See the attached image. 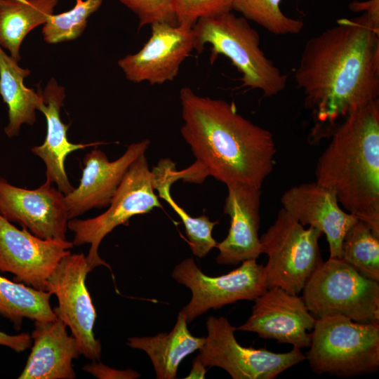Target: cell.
<instances>
[{
    "mask_svg": "<svg viewBox=\"0 0 379 379\" xmlns=\"http://www.w3.org/2000/svg\"><path fill=\"white\" fill-rule=\"evenodd\" d=\"M32 343V337L27 333L9 335L0 331V345L8 347L17 352L28 349Z\"/></svg>",
    "mask_w": 379,
    "mask_h": 379,
    "instance_id": "32",
    "label": "cell"
},
{
    "mask_svg": "<svg viewBox=\"0 0 379 379\" xmlns=\"http://www.w3.org/2000/svg\"><path fill=\"white\" fill-rule=\"evenodd\" d=\"M227 196L224 213L230 217L227 236L217 243L216 261L220 265H238L256 259L261 254L258 237L260 189L241 183L226 185Z\"/></svg>",
    "mask_w": 379,
    "mask_h": 379,
    "instance_id": "18",
    "label": "cell"
},
{
    "mask_svg": "<svg viewBox=\"0 0 379 379\" xmlns=\"http://www.w3.org/2000/svg\"><path fill=\"white\" fill-rule=\"evenodd\" d=\"M181 135L196 159L182 180L201 183L207 176L258 189L272 173L275 143L271 133L238 113L234 102L180 91Z\"/></svg>",
    "mask_w": 379,
    "mask_h": 379,
    "instance_id": "2",
    "label": "cell"
},
{
    "mask_svg": "<svg viewBox=\"0 0 379 379\" xmlns=\"http://www.w3.org/2000/svg\"><path fill=\"white\" fill-rule=\"evenodd\" d=\"M0 214L41 239H66L69 218L65 194L46 182L29 190L0 178Z\"/></svg>",
    "mask_w": 379,
    "mask_h": 379,
    "instance_id": "14",
    "label": "cell"
},
{
    "mask_svg": "<svg viewBox=\"0 0 379 379\" xmlns=\"http://www.w3.org/2000/svg\"><path fill=\"white\" fill-rule=\"evenodd\" d=\"M154 208H162V205L154 193L152 173L143 154L130 166L104 213L91 218H76L68 221V229L74 233V246L91 244L86 257L91 272L100 265L112 272L110 265L98 254L102 239L117 226L128 225L132 217L147 213Z\"/></svg>",
    "mask_w": 379,
    "mask_h": 379,
    "instance_id": "8",
    "label": "cell"
},
{
    "mask_svg": "<svg viewBox=\"0 0 379 379\" xmlns=\"http://www.w3.org/2000/svg\"><path fill=\"white\" fill-rule=\"evenodd\" d=\"M194 48L201 53L211 46L210 62L220 55L228 58L241 74L243 87L261 91L266 97L281 92L287 75L282 73L261 50L260 36L244 17L232 12L215 18L199 19L192 27Z\"/></svg>",
    "mask_w": 379,
    "mask_h": 379,
    "instance_id": "4",
    "label": "cell"
},
{
    "mask_svg": "<svg viewBox=\"0 0 379 379\" xmlns=\"http://www.w3.org/2000/svg\"><path fill=\"white\" fill-rule=\"evenodd\" d=\"M252 313L237 330L254 332L301 349L310 347L316 319L298 294L273 286L256 298Z\"/></svg>",
    "mask_w": 379,
    "mask_h": 379,
    "instance_id": "15",
    "label": "cell"
},
{
    "mask_svg": "<svg viewBox=\"0 0 379 379\" xmlns=\"http://www.w3.org/2000/svg\"><path fill=\"white\" fill-rule=\"evenodd\" d=\"M151 36L142 48L118 61L126 78L152 85L172 81L194 48L193 29L165 22L151 25Z\"/></svg>",
    "mask_w": 379,
    "mask_h": 379,
    "instance_id": "13",
    "label": "cell"
},
{
    "mask_svg": "<svg viewBox=\"0 0 379 379\" xmlns=\"http://www.w3.org/2000/svg\"><path fill=\"white\" fill-rule=\"evenodd\" d=\"M341 259L363 276L379 281V234L358 219L344 237Z\"/></svg>",
    "mask_w": 379,
    "mask_h": 379,
    "instance_id": "26",
    "label": "cell"
},
{
    "mask_svg": "<svg viewBox=\"0 0 379 379\" xmlns=\"http://www.w3.org/2000/svg\"><path fill=\"white\" fill-rule=\"evenodd\" d=\"M207 335L196 357L204 366H217L233 379H274L288 368L302 362L305 355L300 349L285 353L241 346L236 340L233 326L223 317L210 316Z\"/></svg>",
    "mask_w": 379,
    "mask_h": 379,
    "instance_id": "9",
    "label": "cell"
},
{
    "mask_svg": "<svg viewBox=\"0 0 379 379\" xmlns=\"http://www.w3.org/2000/svg\"><path fill=\"white\" fill-rule=\"evenodd\" d=\"M316 182L379 234V100L352 112L331 131L319 157Z\"/></svg>",
    "mask_w": 379,
    "mask_h": 379,
    "instance_id": "3",
    "label": "cell"
},
{
    "mask_svg": "<svg viewBox=\"0 0 379 379\" xmlns=\"http://www.w3.org/2000/svg\"><path fill=\"white\" fill-rule=\"evenodd\" d=\"M319 230L304 228L283 208L274 223L260 238L261 253L268 260L264 266L267 288L278 286L298 294L323 262L319 246Z\"/></svg>",
    "mask_w": 379,
    "mask_h": 379,
    "instance_id": "7",
    "label": "cell"
},
{
    "mask_svg": "<svg viewBox=\"0 0 379 379\" xmlns=\"http://www.w3.org/2000/svg\"><path fill=\"white\" fill-rule=\"evenodd\" d=\"M172 277L189 288L192 298L180 312L187 323L211 309H220L239 300H254L268 288L264 266L256 259L241 262L227 274L218 277L205 274L192 258L183 260L173 270Z\"/></svg>",
    "mask_w": 379,
    "mask_h": 379,
    "instance_id": "10",
    "label": "cell"
},
{
    "mask_svg": "<svg viewBox=\"0 0 379 379\" xmlns=\"http://www.w3.org/2000/svg\"><path fill=\"white\" fill-rule=\"evenodd\" d=\"M18 62L0 46V95L8 107V123L4 132L8 138L18 135L22 124L32 125L36 111L44 103L41 92L24 84L30 70Z\"/></svg>",
    "mask_w": 379,
    "mask_h": 379,
    "instance_id": "22",
    "label": "cell"
},
{
    "mask_svg": "<svg viewBox=\"0 0 379 379\" xmlns=\"http://www.w3.org/2000/svg\"><path fill=\"white\" fill-rule=\"evenodd\" d=\"M348 8L353 12H365L379 26V0L352 1L348 4Z\"/></svg>",
    "mask_w": 379,
    "mask_h": 379,
    "instance_id": "33",
    "label": "cell"
},
{
    "mask_svg": "<svg viewBox=\"0 0 379 379\" xmlns=\"http://www.w3.org/2000/svg\"><path fill=\"white\" fill-rule=\"evenodd\" d=\"M379 281L357 272L341 258H329L302 289V300L316 319L340 315L379 324Z\"/></svg>",
    "mask_w": 379,
    "mask_h": 379,
    "instance_id": "6",
    "label": "cell"
},
{
    "mask_svg": "<svg viewBox=\"0 0 379 379\" xmlns=\"http://www.w3.org/2000/svg\"><path fill=\"white\" fill-rule=\"evenodd\" d=\"M52 294L0 275V315L19 331L24 318L34 321L58 319L50 305Z\"/></svg>",
    "mask_w": 379,
    "mask_h": 379,
    "instance_id": "25",
    "label": "cell"
},
{
    "mask_svg": "<svg viewBox=\"0 0 379 379\" xmlns=\"http://www.w3.org/2000/svg\"><path fill=\"white\" fill-rule=\"evenodd\" d=\"M73 246L67 239H45L20 230L0 214V272L13 274L16 282L46 291L48 278Z\"/></svg>",
    "mask_w": 379,
    "mask_h": 379,
    "instance_id": "12",
    "label": "cell"
},
{
    "mask_svg": "<svg viewBox=\"0 0 379 379\" xmlns=\"http://www.w3.org/2000/svg\"><path fill=\"white\" fill-rule=\"evenodd\" d=\"M149 145L148 139L131 144L119 158L112 161L96 147L87 153L78 187L65 195L69 220L91 209L107 207L130 166L145 154Z\"/></svg>",
    "mask_w": 379,
    "mask_h": 379,
    "instance_id": "16",
    "label": "cell"
},
{
    "mask_svg": "<svg viewBox=\"0 0 379 379\" xmlns=\"http://www.w3.org/2000/svg\"><path fill=\"white\" fill-rule=\"evenodd\" d=\"M82 369L98 379H134L140 377L134 370H117L95 361L84 365Z\"/></svg>",
    "mask_w": 379,
    "mask_h": 379,
    "instance_id": "31",
    "label": "cell"
},
{
    "mask_svg": "<svg viewBox=\"0 0 379 379\" xmlns=\"http://www.w3.org/2000/svg\"><path fill=\"white\" fill-rule=\"evenodd\" d=\"M282 0H234L232 9L247 20L257 23L277 35L296 34L304 27L302 20L286 15L281 10Z\"/></svg>",
    "mask_w": 379,
    "mask_h": 379,
    "instance_id": "27",
    "label": "cell"
},
{
    "mask_svg": "<svg viewBox=\"0 0 379 379\" xmlns=\"http://www.w3.org/2000/svg\"><path fill=\"white\" fill-rule=\"evenodd\" d=\"M89 272L84 253H70L51 274L45 291L56 296L58 305L53 312L69 328L81 355L97 361L101 357V343L93 332L97 314L86 285Z\"/></svg>",
    "mask_w": 379,
    "mask_h": 379,
    "instance_id": "11",
    "label": "cell"
},
{
    "mask_svg": "<svg viewBox=\"0 0 379 379\" xmlns=\"http://www.w3.org/2000/svg\"><path fill=\"white\" fill-rule=\"evenodd\" d=\"M204 342V337L192 335L185 317L179 312L175 324L169 333H160L154 336L131 337L126 344L147 353L157 378L173 379L176 378L180 362L187 355L199 350Z\"/></svg>",
    "mask_w": 379,
    "mask_h": 379,
    "instance_id": "21",
    "label": "cell"
},
{
    "mask_svg": "<svg viewBox=\"0 0 379 379\" xmlns=\"http://www.w3.org/2000/svg\"><path fill=\"white\" fill-rule=\"evenodd\" d=\"M310 38L295 71L304 106L332 126L379 95V26L363 13Z\"/></svg>",
    "mask_w": 379,
    "mask_h": 379,
    "instance_id": "1",
    "label": "cell"
},
{
    "mask_svg": "<svg viewBox=\"0 0 379 379\" xmlns=\"http://www.w3.org/2000/svg\"><path fill=\"white\" fill-rule=\"evenodd\" d=\"M281 203L301 225H309L326 236L329 258H341L344 237L358 218L341 208L333 192L317 182L302 183L287 190Z\"/></svg>",
    "mask_w": 379,
    "mask_h": 379,
    "instance_id": "17",
    "label": "cell"
},
{
    "mask_svg": "<svg viewBox=\"0 0 379 379\" xmlns=\"http://www.w3.org/2000/svg\"><path fill=\"white\" fill-rule=\"evenodd\" d=\"M206 371V367L195 358L192 363V370L185 378H205Z\"/></svg>",
    "mask_w": 379,
    "mask_h": 379,
    "instance_id": "34",
    "label": "cell"
},
{
    "mask_svg": "<svg viewBox=\"0 0 379 379\" xmlns=\"http://www.w3.org/2000/svg\"><path fill=\"white\" fill-rule=\"evenodd\" d=\"M305 355L312 371L348 378L379 368V324H362L340 315L316 319Z\"/></svg>",
    "mask_w": 379,
    "mask_h": 379,
    "instance_id": "5",
    "label": "cell"
},
{
    "mask_svg": "<svg viewBox=\"0 0 379 379\" xmlns=\"http://www.w3.org/2000/svg\"><path fill=\"white\" fill-rule=\"evenodd\" d=\"M151 171L154 190L158 192V197L166 201L181 219L192 253L200 258L205 257L218 243L212 236V231L218 222L211 221L206 215L192 217L174 201L170 192L171 186L181 180V175L173 161L168 158L162 159Z\"/></svg>",
    "mask_w": 379,
    "mask_h": 379,
    "instance_id": "24",
    "label": "cell"
},
{
    "mask_svg": "<svg viewBox=\"0 0 379 379\" xmlns=\"http://www.w3.org/2000/svg\"><path fill=\"white\" fill-rule=\"evenodd\" d=\"M44 105L41 107L46 119V135L44 142L32 147V152L39 157L46 166V181L53 185L65 195L74 190L65 171V163L69 154L74 151L105 144L102 142L72 143L67 138L69 124H65L60 118V108L65 98V88L51 78L41 92Z\"/></svg>",
    "mask_w": 379,
    "mask_h": 379,
    "instance_id": "19",
    "label": "cell"
},
{
    "mask_svg": "<svg viewBox=\"0 0 379 379\" xmlns=\"http://www.w3.org/2000/svg\"><path fill=\"white\" fill-rule=\"evenodd\" d=\"M234 0H173L177 25L192 28L201 18H210L232 12Z\"/></svg>",
    "mask_w": 379,
    "mask_h": 379,
    "instance_id": "29",
    "label": "cell"
},
{
    "mask_svg": "<svg viewBox=\"0 0 379 379\" xmlns=\"http://www.w3.org/2000/svg\"><path fill=\"white\" fill-rule=\"evenodd\" d=\"M138 18V29L158 22L176 25L173 0H119Z\"/></svg>",
    "mask_w": 379,
    "mask_h": 379,
    "instance_id": "30",
    "label": "cell"
},
{
    "mask_svg": "<svg viewBox=\"0 0 379 379\" xmlns=\"http://www.w3.org/2000/svg\"><path fill=\"white\" fill-rule=\"evenodd\" d=\"M60 319L34 321L33 345L20 379H74L72 360L81 355L76 339Z\"/></svg>",
    "mask_w": 379,
    "mask_h": 379,
    "instance_id": "20",
    "label": "cell"
},
{
    "mask_svg": "<svg viewBox=\"0 0 379 379\" xmlns=\"http://www.w3.org/2000/svg\"><path fill=\"white\" fill-rule=\"evenodd\" d=\"M58 0H0V46L17 62L23 39L53 14Z\"/></svg>",
    "mask_w": 379,
    "mask_h": 379,
    "instance_id": "23",
    "label": "cell"
},
{
    "mask_svg": "<svg viewBox=\"0 0 379 379\" xmlns=\"http://www.w3.org/2000/svg\"><path fill=\"white\" fill-rule=\"evenodd\" d=\"M102 0H76L69 11L51 15L43 25L44 40L51 44L78 38L87 26L88 19L99 9Z\"/></svg>",
    "mask_w": 379,
    "mask_h": 379,
    "instance_id": "28",
    "label": "cell"
}]
</instances>
